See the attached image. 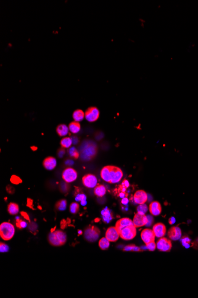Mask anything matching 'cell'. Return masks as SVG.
<instances>
[{
    "label": "cell",
    "instance_id": "83f0119b",
    "mask_svg": "<svg viewBox=\"0 0 198 298\" xmlns=\"http://www.w3.org/2000/svg\"><path fill=\"white\" fill-rule=\"evenodd\" d=\"M73 144L72 139L69 137H63L61 141V146L64 148H69Z\"/></svg>",
    "mask_w": 198,
    "mask_h": 298
},
{
    "label": "cell",
    "instance_id": "4fadbf2b",
    "mask_svg": "<svg viewBox=\"0 0 198 298\" xmlns=\"http://www.w3.org/2000/svg\"><path fill=\"white\" fill-rule=\"evenodd\" d=\"M155 237L161 238H163L166 233V227L164 224L158 223L155 224L152 228Z\"/></svg>",
    "mask_w": 198,
    "mask_h": 298
},
{
    "label": "cell",
    "instance_id": "6da1fadb",
    "mask_svg": "<svg viewBox=\"0 0 198 298\" xmlns=\"http://www.w3.org/2000/svg\"><path fill=\"white\" fill-rule=\"evenodd\" d=\"M15 233V228L12 224L4 222L0 225L1 238L4 240H9L13 238Z\"/></svg>",
    "mask_w": 198,
    "mask_h": 298
},
{
    "label": "cell",
    "instance_id": "f907efd6",
    "mask_svg": "<svg viewBox=\"0 0 198 298\" xmlns=\"http://www.w3.org/2000/svg\"><path fill=\"white\" fill-rule=\"evenodd\" d=\"M192 247L195 248V249H198V239H196V240L194 242H193Z\"/></svg>",
    "mask_w": 198,
    "mask_h": 298
},
{
    "label": "cell",
    "instance_id": "ba28073f",
    "mask_svg": "<svg viewBox=\"0 0 198 298\" xmlns=\"http://www.w3.org/2000/svg\"><path fill=\"white\" fill-rule=\"evenodd\" d=\"M100 115L99 110L94 107L89 108L85 113V117L89 122L96 121L99 119Z\"/></svg>",
    "mask_w": 198,
    "mask_h": 298
},
{
    "label": "cell",
    "instance_id": "ee69618b",
    "mask_svg": "<svg viewBox=\"0 0 198 298\" xmlns=\"http://www.w3.org/2000/svg\"><path fill=\"white\" fill-rule=\"evenodd\" d=\"M7 192H8L9 194H14V192H15V189H14V188H13L12 186H10V185H8V186L7 187Z\"/></svg>",
    "mask_w": 198,
    "mask_h": 298
},
{
    "label": "cell",
    "instance_id": "8fae6325",
    "mask_svg": "<svg viewBox=\"0 0 198 298\" xmlns=\"http://www.w3.org/2000/svg\"><path fill=\"white\" fill-rule=\"evenodd\" d=\"M141 237L143 242L146 244L154 242L155 240V235L152 230L146 229L142 231L141 233Z\"/></svg>",
    "mask_w": 198,
    "mask_h": 298
},
{
    "label": "cell",
    "instance_id": "9a60e30c",
    "mask_svg": "<svg viewBox=\"0 0 198 298\" xmlns=\"http://www.w3.org/2000/svg\"><path fill=\"white\" fill-rule=\"evenodd\" d=\"M119 234L116 227H110L108 228L106 232V238L110 242H116L119 238Z\"/></svg>",
    "mask_w": 198,
    "mask_h": 298
},
{
    "label": "cell",
    "instance_id": "5bb4252c",
    "mask_svg": "<svg viewBox=\"0 0 198 298\" xmlns=\"http://www.w3.org/2000/svg\"><path fill=\"white\" fill-rule=\"evenodd\" d=\"M134 200L136 204L139 205L145 204L148 200V195L144 191L139 190L134 194Z\"/></svg>",
    "mask_w": 198,
    "mask_h": 298
},
{
    "label": "cell",
    "instance_id": "74e56055",
    "mask_svg": "<svg viewBox=\"0 0 198 298\" xmlns=\"http://www.w3.org/2000/svg\"><path fill=\"white\" fill-rule=\"evenodd\" d=\"M156 247H157V245L154 242V241L146 244V248H147V249L151 251H154Z\"/></svg>",
    "mask_w": 198,
    "mask_h": 298
},
{
    "label": "cell",
    "instance_id": "7dc6e473",
    "mask_svg": "<svg viewBox=\"0 0 198 298\" xmlns=\"http://www.w3.org/2000/svg\"><path fill=\"white\" fill-rule=\"evenodd\" d=\"M65 151L64 149H62V148L60 149V151H58V153L59 157H62L63 155L65 154Z\"/></svg>",
    "mask_w": 198,
    "mask_h": 298
},
{
    "label": "cell",
    "instance_id": "f546056e",
    "mask_svg": "<svg viewBox=\"0 0 198 298\" xmlns=\"http://www.w3.org/2000/svg\"><path fill=\"white\" fill-rule=\"evenodd\" d=\"M67 202L65 199H61L56 204V208L59 211H64L67 208Z\"/></svg>",
    "mask_w": 198,
    "mask_h": 298
},
{
    "label": "cell",
    "instance_id": "f1b7e54d",
    "mask_svg": "<svg viewBox=\"0 0 198 298\" xmlns=\"http://www.w3.org/2000/svg\"><path fill=\"white\" fill-rule=\"evenodd\" d=\"M99 247L102 250H106L109 248L110 246V241L105 237L101 239L99 242Z\"/></svg>",
    "mask_w": 198,
    "mask_h": 298
},
{
    "label": "cell",
    "instance_id": "b9f144b4",
    "mask_svg": "<svg viewBox=\"0 0 198 298\" xmlns=\"http://www.w3.org/2000/svg\"><path fill=\"white\" fill-rule=\"evenodd\" d=\"M147 218H148V222H147V224L146 225L147 226H150L154 222V219H153L152 217L150 215H147Z\"/></svg>",
    "mask_w": 198,
    "mask_h": 298
},
{
    "label": "cell",
    "instance_id": "7402d4cb",
    "mask_svg": "<svg viewBox=\"0 0 198 298\" xmlns=\"http://www.w3.org/2000/svg\"><path fill=\"white\" fill-rule=\"evenodd\" d=\"M94 194L98 197H103L106 193V189L104 185H99L94 188Z\"/></svg>",
    "mask_w": 198,
    "mask_h": 298
},
{
    "label": "cell",
    "instance_id": "e575fe53",
    "mask_svg": "<svg viewBox=\"0 0 198 298\" xmlns=\"http://www.w3.org/2000/svg\"><path fill=\"white\" fill-rule=\"evenodd\" d=\"M147 211H148V207L145 204H140L137 207L138 212L145 214L147 212Z\"/></svg>",
    "mask_w": 198,
    "mask_h": 298
},
{
    "label": "cell",
    "instance_id": "f35d334b",
    "mask_svg": "<svg viewBox=\"0 0 198 298\" xmlns=\"http://www.w3.org/2000/svg\"><path fill=\"white\" fill-rule=\"evenodd\" d=\"M87 199V196L85 194H77L76 197V201H86Z\"/></svg>",
    "mask_w": 198,
    "mask_h": 298
},
{
    "label": "cell",
    "instance_id": "30bf717a",
    "mask_svg": "<svg viewBox=\"0 0 198 298\" xmlns=\"http://www.w3.org/2000/svg\"><path fill=\"white\" fill-rule=\"evenodd\" d=\"M148 222V218L144 214L137 212L133 219L134 225L136 227H141L146 225Z\"/></svg>",
    "mask_w": 198,
    "mask_h": 298
},
{
    "label": "cell",
    "instance_id": "11a10c76",
    "mask_svg": "<svg viewBox=\"0 0 198 298\" xmlns=\"http://www.w3.org/2000/svg\"><path fill=\"white\" fill-rule=\"evenodd\" d=\"M78 235H82V234H83V232H82V230H79L78 231Z\"/></svg>",
    "mask_w": 198,
    "mask_h": 298
},
{
    "label": "cell",
    "instance_id": "ac0fdd59",
    "mask_svg": "<svg viewBox=\"0 0 198 298\" xmlns=\"http://www.w3.org/2000/svg\"><path fill=\"white\" fill-rule=\"evenodd\" d=\"M132 225H134V223L133 221H132L131 219L128 218H122L116 222L115 227L118 231H119L123 227Z\"/></svg>",
    "mask_w": 198,
    "mask_h": 298
},
{
    "label": "cell",
    "instance_id": "d6a6232c",
    "mask_svg": "<svg viewBox=\"0 0 198 298\" xmlns=\"http://www.w3.org/2000/svg\"><path fill=\"white\" fill-rule=\"evenodd\" d=\"M68 153H69V155L71 157L76 158V159H77L80 156V154H79L78 151L76 150L75 147L70 148L68 150Z\"/></svg>",
    "mask_w": 198,
    "mask_h": 298
},
{
    "label": "cell",
    "instance_id": "277c9868",
    "mask_svg": "<svg viewBox=\"0 0 198 298\" xmlns=\"http://www.w3.org/2000/svg\"><path fill=\"white\" fill-rule=\"evenodd\" d=\"M100 230L94 225H89L84 230V238L91 242H96L100 236Z\"/></svg>",
    "mask_w": 198,
    "mask_h": 298
},
{
    "label": "cell",
    "instance_id": "60d3db41",
    "mask_svg": "<svg viewBox=\"0 0 198 298\" xmlns=\"http://www.w3.org/2000/svg\"><path fill=\"white\" fill-rule=\"evenodd\" d=\"M61 191H62V192H68V189H69V186H68V185H67V184H65V183H63V184H62V185H61Z\"/></svg>",
    "mask_w": 198,
    "mask_h": 298
},
{
    "label": "cell",
    "instance_id": "3957f363",
    "mask_svg": "<svg viewBox=\"0 0 198 298\" xmlns=\"http://www.w3.org/2000/svg\"><path fill=\"white\" fill-rule=\"evenodd\" d=\"M120 237L125 240H130L137 235V229L134 225L126 226L118 231Z\"/></svg>",
    "mask_w": 198,
    "mask_h": 298
},
{
    "label": "cell",
    "instance_id": "836d02e7",
    "mask_svg": "<svg viewBox=\"0 0 198 298\" xmlns=\"http://www.w3.org/2000/svg\"><path fill=\"white\" fill-rule=\"evenodd\" d=\"M79 208H80V206H79V204L76 202H73L71 204L70 206V212L73 214H76L78 211H79Z\"/></svg>",
    "mask_w": 198,
    "mask_h": 298
},
{
    "label": "cell",
    "instance_id": "7bdbcfd3",
    "mask_svg": "<svg viewBox=\"0 0 198 298\" xmlns=\"http://www.w3.org/2000/svg\"><path fill=\"white\" fill-rule=\"evenodd\" d=\"M121 185H122V186H123V187L126 188V189H127V188H128L129 187V186H130L128 180H124L123 181V182H122Z\"/></svg>",
    "mask_w": 198,
    "mask_h": 298
},
{
    "label": "cell",
    "instance_id": "5b68a950",
    "mask_svg": "<svg viewBox=\"0 0 198 298\" xmlns=\"http://www.w3.org/2000/svg\"><path fill=\"white\" fill-rule=\"evenodd\" d=\"M123 177V172L121 169L119 167L110 165V183H119Z\"/></svg>",
    "mask_w": 198,
    "mask_h": 298
},
{
    "label": "cell",
    "instance_id": "9f6ffc18",
    "mask_svg": "<svg viewBox=\"0 0 198 298\" xmlns=\"http://www.w3.org/2000/svg\"><path fill=\"white\" fill-rule=\"evenodd\" d=\"M31 149H33V151H35V150H36V149H37V148H36V147H31Z\"/></svg>",
    "mask_w": 198,
    "mask_h": 298
},
{
    "label": "cell",
    "instance_id": "e0dca14e",
    "mask_svg": "<svg viewBox=\"0 0 198 298\" xmlns=\"http://www.w3.org/2000/svg\"><path fill=\"white\" fill-rule=\"evenodd\" d=\"M43 165L46 170H52L57 166V160L52 157H47L44 161Z\"/></svg>",
    "mask_w": 198,
    "mask_h": 298
},
{
    "label": "cell",
    "instance_id": "1f68e13d",
    "mask_svg": "<svg viewBox=\"0 0 198 298\" xmlns=\"http://www.w3.org/2000/svg\"><path fill=\"white\" fill-rule=\"evenodd\" d=\"M181 242L184 247L186 248H189L190 246V242H191V239L189 238L187 236H183L182 238L181 239Z\"/></svg>",
    "mask_w": 198,
    "mask_h": 298
},
{
    "label": "cell",
    "instance_id": "2e32d148",
    "mask_svg": "<svg viewBox=\"0 0 198 298\" xmlns=\"http://www.w3.org/2000/svg\"><path fill=\"white\" fill-rule=\"evenodd\" d=\"M149 210L151 214L154 216H158L161 212V206L158 201H154L150 204Z\"/></svg>",
    "mask_w": 198,
    "mask_h": 298
},
{
    "label": "cell",
    "instance_id": "c3c4849f",
    "mask_svg": "<svg viewBox=\"0 0 198 298\" xmlns=\"http://www.w3.org/2000/svg\"><path fill=\"white\" fill-rule=\"evenodd\" d=\"M168 223L171 225H173L176 223V218L173 217H171L168 220Z\"/></svg>",
    "mask_w": 198,
    "mask_h": 298
},
{
    "label": "cell",
    "instance_id": "44dd1931",
    "mask_svg": "<svg viewBox=\"0 0 198 298\" xmlns=\"http://www.w3.org/2000/svg\"><path fill=\"white\" fill-rule=\"evenodd\" d=\"M48 240L49 242V243L53 245V246H61V242H60V240H58V239L57 238V236H56V234H55V231L53 232H51L49 236H48Z\"/></svg>",
    "mask_w": 198,
    "mask_h": 298
},
{
    "label": "cell",
    "instance_id": "f5cc1de1",
    "mask_svg": "<svg viewBox=\"0 0 198 298\" xmlns=\"http://www.w3.org/2000/svg\"><path fill=\"white\" fill-rule=\"evenodd\" d=\"M81 205L82 206H86L87 205V201H81Z\"/></svg>",
    "mask_w": 198,
    "mask_h": 298
},
{
    "label": "cell",
    "instance_id": "d4e9b609",
    "mask_svg": "<svg viewBox=\"0 0 198 298\" xmlns=\"http://www.w3.org/2000/svg\"><path fill=\"white\" fill-rule=\"evenodd\" d=\"M84 116H85V114L81 110H76L74 112L73 114V119L75 120V121L76 122H80L82 121L84 119Z\"/></svg>",
    "mask_w": 198,
    "mask_h": 298
},
{
    "label": "cell",
    "instance_id": "cb8c5ba5",
    "mask_svg": "<svg viewBox=\"0 0 198 298\" xmlns=\"http://www.w3.org/2000/svg\"><path fill=\"white\" fill-rule=\"evenodd\" d=\"M80 129H81V126L80 124L78 123V122L73 121L71 122L69 125V130L73 134H76L80 131Z\"/></svg>",
    "mask_w": 198,
    "mask_h": 298
},
{
    "label": "cell",
    "instance_id": "484cf974",
    "mask_svg": "<svg viewBox=\"0 0 198 298\" xmlns=\"http://www.w3.org/2000/svg\"><path fill=\"white\" fill-rule=\"evenodd\" d=\"M18 211H19V207L17 204L11 202L8 205V212H9L10 214L16 215L18 214Z\"/></svg>",
    "mask_w": 198,
    "mask_h": 298
},
{
    "label": "cell",
    "instance_id": "4316f807",
    "mask_svg": "<svg viewBox=\"0 0 198 298\" xmlns=\"http://www.w3.org/2000/svg\"><path fill=\"white\" fill-rule=\"evenodd\" d=\"M56 236L60 242H61V245H64L67 242V235L64 232L61 230H55V231Z\"/></svg>",
    "mask_w": 198,
    "mask_h": 298
},
{
    "label": "cell",
    "instance_id": "681fc988",
    "mask_svg": "<svg viewBox=\"0 0 198 298\" xmlns=\"http://www.w3.org/2000/svg\"><path fill=\"white\" fill-rule=\"evenodd\" d=\"M118 196L119 198H125L126 196H127V194L125 193V192H119V194H118Z\"/></svg>",
    "mask_w": 198,
    "mask_h": 298
},
{
    "label": "cell",
    "instance_id": "bcb514c9",
    "mask_svg": "<svg viewBox=\"0 0 198 298\" xmlns=\"http://www.w3.org/2000/svg\"><path fill=\"white\" fill-rule=\"evenodd\" d=\"M21 215H22V216H23V217H24V218L26 220H28V221H30V218H29V217L28 214L26 212H24V211H22V212H21Z\"/></svg>",
    "mask_w": 198,
    "mask_h": 298
},
{
    "label": "cell",
    "instance_id": "db71d44e",
    "mask_svg": "<svg viewBox=\"0 0 198 298\" xmlns=\"http://www.w3.org/2000/svg\"><path fill=\"white\" fill-rule=\"evenodd\" d=\"M122 209H123V211H128V205H125L124 207H122Z\"/></svg>",
    "mask_w": 198,
    "mask_h": 298
},
{
    "label": "cell",
    "instance_id": "9c48e42d",
    "mask_svg": "<svg viewBox=\"0 0 198 298\" xmlns=\"http://www.w3.org/2000/svg\"><path fill=\"white\" fill-rule=\"evenodd\" d=\"M83 183L87 188H94L97 186V179L92 174H87L83 178Z\"/></svg>",
    "mask_w": 198,
    "mask_h": 298
},
{
    "label": "cell",
    "instance_id": "ffe728a7",
    "mask_svg": "<svg viewBox=\"0 0 198 298\" xmlns=\"http://www.w3.org/2000/svg\"><path fill=\"white\" fill-rule=\"evenodd\" d=\"M110 165L104 167L100 172V176L102 179L105 180L106 182L110 183Z\"/></svg>",
    "mask_w": 198,
    "mask_h": 298
},
{
    "label": "cell",
    "instance_id": "4dcf8cb0",
    "mask_svg": "<svg viewBox=\"0 0 198 298\" xmlns=\"http://www.w3.org/2000/svg\"><path fill=\"white\" fill-rule=\"evenodd\" d=\"M141 248H138L135 245H129L128 246H126L123 248V251H136V252H138V251H141Z\"/></svg>",
    "mask_w": 198,
    "mask_h": 298
},
{
    "label": "cell",
    "instance_id": "52a82bcc",
    "mask_svg": "<svg viewBox=\"0 0 198 298\" xmlns=\"http://www.w3.org/2000/svg\"><path fill=\"white\" fill-rule=\"evenodd\" d=\"M157 249L162 252H169L172 248L171 242L166 238H161L157 242Z\"/></svg>",
    "mask_w": 198,
    "mask_h": 298
},
{
    "label": "cell",
    "instance_id": "8d00e7d4",
    "mask_svg": "<svg viewBox=\"0 0 198 298\" xmlns=\"http://www.w3.org/2000/svg\"><path fill=\"white\" fill-rule=\"evenodd\" d=\"M10 181L12 183L15 184V185L20 184L22 182V180L20 179V178L17 176H15V175H13L11 176V178L10 179Z\"/></svg>",
    "mask_w": 198,
    "mask_h": 298
},
{
    "label": "cell",
    "instance_id": "816d5d0a",
    "mask_svg": "<svg viewBox=\"0 0 198 298\" xmlns=\"http://www.w3.org/2000/svg\"><path fill=\"white\" fill-rule=\"evenodd\" d=\"M32 204H33V201L31 200V199H28V205L29 207H31L32 208Z\"/></svg>",
    "mask_w": 198,
    "mask_h": 298
},
{
    "label": "cell",
    "instance_id": "f6af8a7d",
    "mask_svg": "<svg viewBox=\"0 0 198 298\" xmlns=\"http://www.w3.org/2000/svg\"><path fill=\"white\" fill-rule=\"evenodd\" d=\"M121 203L123 205H128V203H129V199L128 198H122V201H121Z\"/></svg>",
    "mask_w": 198,
    "mask_h": 298
},
{
    "label": "cell",
    "instance_id": "7c38bea8",
    "mask_svg": "<svg viewBox=\"0 0 198 298\" xmlns=\"http://www.w3.org/2000/svg\"><path fill=\"white\" fill-rule=\"evenodd\" d=\"M181 229L177 226H174L171 227L168 232V236L172 240L176 241L182 238Z\"/></svg>",
    "mask_w": 198,
    "mask_h": 298
},
{
    "label": "cell",
    "instance_id": "7a4b0ae2",
    "mask_svg": "<svg viewBox=\"0 0 198 298\" xmlns=\"http://www.w3.org/2000/svg\"><path fill=\"white\" fill-rule=\"evenodd\" d=\"M86 145H83L81 150V156L84 160H90L97 154V147L94 143L88 142Z\"/></svg>",
    "mask_w": 198,
    "mask_h": 298
},
{
    "label": "cell",
    "instance_id": "8992f818",
    "mask_svg": "<svg viewBox=\"0 0 198 298\" xmlns=\"http://www.w3.org/2000/svg\"><path fill=\"white\" fill-rule=\"evenodd\" d=\"M77 176L78 174L76 171L71 167H68L65 168L62 172V174L63 180L66 183H68L74 181L77 178Z\"/></svg>",
    "mask_w": 198,
    "mask_h": 298
},
{
    "label": "cell",
    "instance_id": "603a6c76",
    "mask_svg": "<svg viewBox=\"0 0 198 298\" xmlns=\"http://www.w3.org/2000/svg\"><path fill=\"white\" fill-rule=\"evenodd\" d=\"M69 127L65 124H60L57 128V132L60 136H65L69 132Z\"/></svg>",
    "mask_w": 198,
    "mask_h": 298
},
{
    "label": "cell",
    "instance_id": "d590c367",
    "mask_svg": "<svg viewBox=\"0 0 198 298\" xmlns=\"http://www.w3.org/2000/svg\"><path fill=\"white\" fill-rule=\"evenodd\" d=\"M16 225L17 227L20 229H24L25 227H26L27 226V223L23 221L22 220L20 219L19 218H18L16 220Z\"/></svg>",
    "mask_w": 198,
    "mask_h": 298
},
{
    "label": "cell",
    "instance_id": "ab89813d",
    "mask_svg": "<svg viewBox=\"0 0 198 298\" xmlns=\"http://www.w3.org/2000/svg\"><path fill=\"white\" fill-rule=\"evenodd\" d=\"M0 249H1V252H6L8 251V249L9 248H8V246L6 244L1 243Z\"/></svg>",
    "mask_w": 198,
    "mask_h": 298
},
{
    "label": "cell",
    "instance_id": "d6986e66",
    "mask_svg": "<svg viewBox=\"0 0 198 298\" xmlns=\"http://www.w3.org/2000/svg\"><path fill=\"white\" fill-rule=\"evenodd\" d=\"M101 214H102L103 221L106 223H109L113 219V215L112 211L107 207H106L102 211Z\"/></svg>",
    "mask_w": 198,
    "mask_h": 298
}]
</instances>
